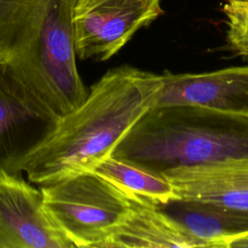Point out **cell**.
Returning a JSON list of instances; mask_svg holds the SVG:
<instances>
[{
    "label": "cell",
    "mask_w": 248,
    "mask_h": 248,
    "mask_svg": "<svg viewBox=\"0 0 248 248\" xmlns=\"http://www.w3.org/2000/svg\"><path fill=\"white\" fill-rule=\"evenodd\" d=\"M162 76L123 65L108 70L24 162L29 181L46 185L92 170L155 106Z\"/></svg>",
    "instance_id": "6da1fadb"
},
{
    "label": "cell",
    "mask_w": 248,
    "mask_h": 248,
    "mask_svg": "<svg viewBox=\"0 0 248 248\" xmlns=\"http://www.w3.org/2000/svg\"><path fill=\"white\" fill-rule=\"evenodd\" d=\"M92 170L113 184L134 203L163 207L178 200L173 186L167 178L111 155L100 162Z\"/></svg>",
    "instance_id": "7c38bea8"
},
{
    "label": "cell",
    "mask_w": 248,
    "mask_h": 248,
    "mask_svg": "<svg viewBox=\"0 0 248 248\" xmlns=\"http://www.w3.org/2000/svg\"><path fill=\"white\" fill-rule=\"evenodd\" d=\"M223 12L228 19L227 40L231 49L248 59V3H227Z\"/></svg>",
    "instance_id": "4fadbf2b"
},
{
    "label": "cell",
    "mask_w": 248,
    "mask_h": 248,
    "mask_svg": "<svg viewBox=\"0 0 248 248\" xmlns=\"http://www.w3.org/2000/svg\"><path fill=\"white\" fill-rule=\"evenodd\" d=\"M160 208H166L163 210L205 247H231L248 236V211L185 200H174Z\"/></svg>",
    "instance_id": "8fae6325"
},
{
    "label": "cell",
    "mask_w": 248,
    "mask_h": 248,
    "mask_svg": "<svg viewBox=\"0 0 248 248\" xmlns=\"http://www.w3.org/2000/svg\"><path fill=\"white\" fill-rule=\"evenodd\" d=\"M231 247H248V236L236 240L231 245Z\"/></svg>",
    "instance_id": "5bb4252c"
},
{
    "label": "cell",
    "mask_w": 248,
    "mask_h": 248,
    "mask_svg": "<svg viewBox=\"0 0 248 248\" xmlns=\"http://www.w3.org/2000/svg\"><path fill=\"white\" fill-rule=\"evenodd\" d=\"M162 176L178 200L248 211V156L176 169Z\"/></svg>",
    "instance_id": "ba28073f"
},
{
    "label": "cell",
    "mask_w": 248,
    "mask_h": 248,
    "mask_svg": "<svg viewBox=\"0 0 248 248\" xmlns=\"http://www.w3.org/2000/svg\"><path fill=\"white\" fill-rule=\"evenodd\" d=\"M112 157L151 173L248 156V115L195 105L153 106Z\"/></svg>",
    "instance_id": "7a4b0ae2"
},
{
    "label": "cell",
    "mask_w": 248,
    "mask_h": 248,
    "mask_svg": "<svg viewBox=\"0 0 248 248\" xmlns=\"http://www.w3.org/2000/svg\"><path fill=\"white\" fill-rule=\"evenodd\" d=\"M48 217L42 191L19 175L0 173V248H70Z\"/></svg>",
    "instance_id": "8992f818"
},
{
    "label": "cell",
    "mask_w": 248,
    "mask_h": 248,
    "mask_svg": "<svg viewBox=\"0 0 248 248\" xmlns=\"http://www.w3.org/2000/svg\"><path fill=\"white\" fill-rule=\"evenodd\" d=\"M60 119L0 57V173L19 175Z\"/></svg>",
    "instance_id": "277c9868"
},
{
    "label": "cell",
    "mask_w": 248,
    "mask_h": 248,
    "mask_svg": "<svg viewBox=\"0 0 248 248\" xmlns=\"http://www.w3.org/2000/svg\"><path fill=\"white\" fill-rule=\"evenodd\" d=\"M102 247H205L162 208L134 203Z\"/></svg>",
    "instance_id": "30bf717a"
},
{
    "label": "cell",
    "mask_w": 248,
    "mask_h": 248,
    "mask_svg": "<svg viewBox=\"0 0 248 248\" xmlns=\"http://www.w3.org/2000/svg\"><path fill=\"white\" fill-rule=\"evenodd\" d=\"M44 207L74 247H102L134 202L93 170L43 185Z\"/></svg>",
    "instance_id": "3957f363"
},
{
    "label": "cell",
    "mask_w": 248,
    "mask_h": 248,
    "mask_svg": "<svg viewBox=\"0 0 248 248\" xmlns=\"http://www.w3.org/2000/svg\"><path fill=\"white\" fill-rule=\"evenodd\" d=\"M227 3H248V0H227Z\"/></svg>",
    "instance_id": "9a60e30c"
},
{
    "label": "cell",
    "mask_w": 248,
    "mask_h": 248,
    "mask_svg": "<svg viewBox=\"0 0 248 248\" xmlns=\"http://www.w3.org/2000/svg\"><path fill=\"white\" fill-rule=\"evenodd\" d=\"M162 0H75L77 56L105 61L118 52L140 28L162 13Z\"/></svg>",
    "instance_id": "5b68a950"
},
{
    "label": "cell",
    "mask_w": 248,
    "mask_h": 248,
    "mask_svg": "<svg viewBox=\"0 0 248 248\" xmlns=\"http://www.w3.org/2000/svg\"><path fill=\"white\" fill-rule=\"evenodd\" d=\"M75 0H0V57L12 61L54 25L73 16Z\"/></svg>",
    "instance_id": "9c48e42d"
},
{
    "label": "cell",
    "mask_w": 248,
    "mask_h": 248,
    "mask_svg": "<svg viewBox=\"0 0 248 248\" xmlns=\"http://www.w3.org/2000/svg\"><path fill=\"white\" fill-rule=\"evenodd\" d=\"M155 106L195 105L248 115V65L200 74L164 72Z\"/></svg>",
    "instance_id": "52a82bcc"
}]
</instances>
